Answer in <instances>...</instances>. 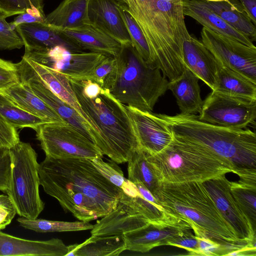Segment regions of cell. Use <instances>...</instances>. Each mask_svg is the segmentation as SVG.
I'll use <instances>...</instances> for the list:
<instances>
[{
    "mask_svg": "<svg viewBox=\"0 0 256 256\" xmlns=\"http://www.w3.org/2000/svg\"><path fill=\"white\" fill-rule=\"evenodd\" d=\"M114 56V68L102 88L124 105L152 112L158 98L168 90L166 78L158 68L146 62L132 44L121 46Z\"/></svg>",
    "mask_w": 256,
    "mask_h": 256,
    "instance_id": "obj_7",
    "label": "cell"
},
{
    "mask_svg": "<svg viewBox=\"0 0 256 256\" xmlns=\"http://www.w3.org/2000/svg\"><path fill=\"white\" fill-rule=\"evenodd\" d=\"M61 32L84 51L115 56L121 47L118 42L91 23Z\"/></svg>",
    "mask_w": 256,
    "mask_h": 256,
    "instance_id": "obj_23",
    "label": "cell"
},
{
    "mask_svg": "<svg viewBox=\"0 0 256 256\" xmlns=\"http://www.w3.org/2000/svg\"><path fill=\"white\" fill-rule=\"evenodd\" d=\"M15 30L24 42V52H44L58 46L74 52L84 51L64 36L60 30L44 22L22 24Z\"/></svg>",
    "mask_w": 256,
    "mask_h": 256,
    "instance_id": "obj_18",
    "label": "cell"
},
{
    "mask_svg": "<svg viewBox=\"0 0 256 256\" xmlns=\"http://www.w3.org/2000/svg\"><path fill=\"white\" fill-rule=\"evenodd\" d=\"M182 52L186 68L214 90L218 63L212 54L202 42L192 35L184 42Z\"/></svg>",
    "mask_w": 256,
    "mask_h": 256,
    "instance_id": "obj_21",
    "label": "cell"
},
{
    "mask_svg": "<svg viewBox=\"0 0 256 256\" xmlns=\"http://www.w3.org/2000/svg\"><path fill=\"white\" fill-rule=\"evenodd\" d=\"M128 163V179L133 183H141L153 194L160 182L147 160L146 152L138 149Z\"/></svg>",
    "mask_w": 256,
    "mask_h": 256,
    "instance_id": "obj_31",
    "label": "cell"
},
{
    "mask_svg": "<svg viewBox=\"0 0 256 256\" xmlns=\"http://www.w3.org/2000/svg\"><path fill=\"white\" fill-rule=\"evenodd\" d=\"M46 15L38 12L28 10L24 13L19 14L16 17L14 20L10 22L12 28L15 29V27L20 24L25 23H31L34 22H44Z\"/></svg>",
    "mask_w": 256,
    "mask_h": 256,
    "instance_id": "obj_46",
    "label": "cell"
},
{
    "mask_svg": "<svg viewBox=\"0 0 256 256\" xmlns=\"http://www.w3.org/2000/svg\"><path fill=\"white\" fill-rule=\"evenodd\" d=\"M153 196L168 218L188 224L196 236L238 248L250 244L238 236L202 182H160Z\"/></svg>",
    "mask_w": 256,
    "mask_h": 256,
    "instance_id": "obj_3",
    "label": "cell"
},
{
    "mask_svg": "<svg viewBox=\"0 0 256 256\" xmlns=\"http://www.w3.org/2000/svg\"><path fill=\"white\" fill-rule=\"evenodd\" d=\"M38 175L44 192L81 221L106 215L115 208L122 192L90 159L46 156L39 164Z\"/></svg>",
    "mask_w": 256,
    "mask_h": 256,
    "instance_id": "obj_1",
    "label": "cell"
},
{
    "mask_svg": "<svg viewBox=\"0 0 256 256\" xmlns=\"http://www.w3.org/2000/svg\"><path fill=\"white\" fill-rule=\"evenodd\" d=\"M17 214L16 208L8 194H0V230L4 229Z\"/></svg>",
    "mask_w": 256,
    "mask_h": 256,
    "instance_id": "obj_45",
    "label": "cell"
},
{
    "mask_svg": "<svg viewBox=\"0 0 256 256\" xmlns=\"http://www.w3.org/2000/svg\"><path fill=\"white\" fill-rule=\"evenodd\" d=\"M182 8L184 16L194 18L203 27L248 46H256L251 38L224 21L209 8L203 0H184Z\"/></svg>",
    "mask_w": 256,
    "mask_h": 256,
    "instance_id": "obj_22",
    "label": "cell"
},
{
    "mask_svg": "<svg viewBox=\"0 0 256 256\" xmlns=\"http://www.w3.org/2000/svg\"><path fill=\"white\" fill-rule=\"evenodd\" d=\"M198 118L214 125L244 129L255 124L256 100L212 90L204 101Z\"/></svg>",
    "mask_w": 256,
    "mask_h": 256,
    "instance_id": "obj_10",
    "label": "cell"
},
{
    "mask_svg": "<svg viewBox=\"0 0 256 256\" xmlns=\"http://www.w3.org/2000/svg\"><path fill=\"white\" fill-rule=\"evenodd\" d=\"M204 2L209 8L227 23L249 37L252 41H255L256 25L252 23L242 6L236 8L224 2Z\"/></svg>",
    "mask_w": 256,
    "mask_h": 256,
    "instance_id": "obj_30",
    "label": "cell"
},
{
    "mask_svg": "<svg viewBox=\"0 0 256 256\" xmlns=\"http://www.w3.org/2000/svg\"><path fill=\"white\" fill-rule=\"evenodd\" d=\"M199 78L186 68L182 74L168 82V90L174 96L184 114H196L201 110L203 102L200 96Z\"/></svg>",
    "mask_w": 256,
    "mask_h": 256,
    "instance_id": "obj_24",
    "label": "cell"
},
{
    "mask_svg": "<svg viewBox=\"0 0 256 256\" xmlns=\"http://www.w3.org/2000/svg\"><path fill=\"white\" fill-rule=\"evenodd\" d=\"M2 60L0 58V62H2Z\"/></svg>",
    "mask_w": 256,
    "mask_h": 256,
    "instance_id": "obj_51",
    "label": "cell"
},
{
    "mask_svg": "<svg viewBox=\"0 0 256 256\" xmlns=\"http://www.w3.org/2000/svg\"><path fill=\"white\" fill-rule=\"evenodd\" d=\"M96 168L111 183L127 196L135 197L140 194L136 186L124 175L121 168L112 161L106 162L102 158L90 160Z\"/></svg>",
    "mask_w": 256,
    "mask_h": 256,
    "instance_id": "obj_35",
    "label": "cell"
},
{
    "mask_svg": "<svg viewBox=\"0 0 256 256\" xmlns=\"http://www.w3.org/2000/svg\"><path fill=\"white\" fill-rule=\"evenodd\" d=\"M150 210L144 198L122 192L115 208L98 221L92 229L94 236L122 235L150 222Z\"/></svg>",
    "mask_w": 256,
    "mask_h": 256,
    "instance_id": "obj_12",
    "label": "cell"
},
{
    "mask_svg": "<svg viewBox=\"0 0 256 256\" xmlns=\"http://www.w3.org/2000/svg\"><path fill=\"white\" fill-rule=\"evenodd\" d=\"M127 10L141 30L148 44L150 64L172 80L186 68L183 44L190 34L187 30L182 3L163 0H126Z\"/></svg>",
    "mask_w": 256,
    "mask_h": 256,
    "instance_id": "obj_2",
    "label": "cell"
},
{
    "mask_svg": "<svg viewBox=\"0 0 256 256\" xmlns=\"http://www.w3.org/2000/svg\"><path fill=\"white\" fill-rule=\"evenodd\" d=\"M88 51L74 52L58 46L46 51L24 52L23 56L62 74L68 78L87 80L106 56Z\"/></svg>",
    "mask_w": 256,
    "mask_h": 256,
    "instance_id": "obj_13",
    "label": "cell"
},
{
    "mask_svg": "<svg viewBox=\"0 0 256 256\" xmlns=\"http://www.w3.org/2000/svg\"><path fill=\"white\" fill-rule=\"evenodd\" d=\"M224 174L203 182L216 206L238 236L249 244L256 241V229L240 208L230 192V182Z\"/></svg>",
    "mask_w": 256,
    "mask_h": 256,
    "instance_id": "obj_15",
    "label": "cell"
},
{
    "mask_svg": "<svg viewBox=\"0 0 256 256\" xmlns=\"http://www.w3.org/2000/svg\"><path fill=\"white\" fill-rule=\"evenodd\" d=\"M11 159L8 149L0 148V190L7 193L10 186Z\"/></svg>",
    "mask_w": 256,
    "mask_h": 256,
    "instance_id": "obj_43",
    "label": "cell"
},
{
    "mask_svg": "<svg viewBox=\"0 0 256 256\" xmlns=\"http://www.w3.org/2000/svg\"><path fill=\"white\" fill-rule=\"evenodd\" d=\"M202 42L222 66L256 84V47H250L203 27Z\"/></svg>",
    "mask_w": 256,
    "mask_h": 256,
    "instance_id": "obj_11",
    "label": "cell"
},
{
    "mask_svg": "<svg viewBox=\"0 0 256 256\" xmlns=\"http://www.w3.org/2000/svg\"><path fill=\"white\" fill-rule=\"evenodd\" d=\"M174 4H182L184 0H163Z\"/></svg>",
    "mask_w": 256,
    "mask_h": 256,
    "instance_id": "obj_49",
    "label": "cell"
},
{
    "mask_svg": "<svg viewBox=\"0 0 256 256\" xmlns=\"http://www.w3.org/2000/svg\"><path fill=\"white\" fill-rule=\"evenodd\" d=\"M68 248L59 238L26 240L0 232V256H66Z\"/></svg>",
    "mask_w": 256,
    "mask_h": 256,
    "instance_id": "obj_20",
    "label": "cell"
},
{
    "mask_svg": "<svg viewBox=\"0 0 256 256\" xmlns=\"http://www.w3.org/2000/svg\"><path fill=\"white\" fill-rule=\"evenodd\" d=\"M240 4L252 23L256 24V0H240Z\"/></svg>",
    "mask_w": 256,
    "mask_h": 256,
    "instance_id": "obj_47",
    "label": "cell"
},
{
    "mask_svg": "<svg viewBox=\"0 0 256 256\" xmlns=\"http://www.w3.org/2000/svg\"><path fill=\"white\" fill-rule=\"evenodd\" d=\"M11 172L7 192L17 214L30 220L38 218L44 204L39 193V164L37 154L29 143L20 140L9 149Z\"/></svg>",
    "mask_w": 256,
    "mask_h": 256,
    "instance_id": "obj_8",
    "label": "cell"
},
{
    "mask_svg": "<svg viewBox=\"0 0 256 256\" xmlns=\"http://www.w3.org/2000/svg\"><path fill=\"white\" fill-rule=\"evenodd\" d=\"M120 3L126 4V0H114Z\"/></svg>",
    "mask_w": 256,
    "mask_h": 256,
    "instance_id": "obj_50",
    "label": "cell"
},
{
    "mask_svg": "<svg viewBox=\"0 0 256 256\" xmlns=\"http://www.w3.org/2000/svg\"><path fill=\"white\" fill-rule=\"evenodd\" d=\"M14 65L20 82L26 84L65 122L95 142L92 130L88 123L74 108L48 88L37 76L26 58L22 56V60Z\"/></svg>",
    "mask_w": 256,
    "mask_h": 256,
    "instance_id": "obj_14",
    "label": "cell"
},
{
    "mask_svg": "<svg viewBox=\"0 0 256 256\" xmlns=\"http://www.w3.org/2000/svg\"><path fill=\"white\" fill-rule=\"evenodd\" d=\"M218 63L214 91L234 97L256 100V84Z\"/></svg>",
    "mask_w": 256,
    "mask_h": 256,
    "instance_id": "obj_29",
    "label": "cell"
},
{
    "mask_svg": "<svg viewBox=\"0 0 256 256\" xmlns=\"http://www.w3.org/2000/svg\"><path fill=\"white\" fill-rule=\"evenodd\" d=\"M25 58L27 59L38 78L48 88L74 108L88 123L92 130L94 139L96 134L95 130L92 123L80 108L69 79L62 74L32 60Z\"/></svg>",
    "mask_w": 256,
    "mask_h": 256,
    "instance_id": "obj_25",
    "label": "cell"
},
{
    "mask_svg": "<svg viewBox=\"0 0 256 256\" xmlns=\"http://www.w3.org/2000/svg\"><path fill=\"white\" fill-rule=\"evenodd\" d=\"M186 228H191L184 222L173 220L166 223H149L122 235L126 250L144 253L156 247L167 246L170 240Z\"/></svg>",
    "mask_w": 256,
    "mask_h": 256,
    "instance_id": "obj_17",
    "label": "cell"
},
{
    "mask_svg": "<svg viewBox=\"0 0 256 256\" xmlns=\"http://www.w3.org/2000/svg\"><path fill=\"white\" fill-rule=\"evenodd\" d=\"M0 92L20 108L47 122H66L24 84L18 82Z\"/></svg>",
    "mask_w": 256,
    "mask_h": 256,
    "instance_id": "obj_26",
    "label": "cell"
},
{
    "mask_svg": "<svg viewBox=\"0 0 256 256\" xmlns=\"http://www.w3.org/2000/svg\"><path fill=\"white\" fill-rule=\"evenodd\" d=\"M190 230L186 228L183 230L170 240L167 246L183 248L188 252V255L199 256L198 240Z\"/></svg>",
    "mask_w": 256,
    "mask_h": 256,
    "instance_id": "obj_39",
    "label": "cell"
},
{
    "mask_svg": "<svg viewBox=\"0 0 256 256\" xmlns=\"http://www.w3.org/2000/svg\"><path fill=\"white\" fill-rule=\"evenodd\" d=\"M125 106L140 149L154 155L162 152L171 142L174 138L173 134L158 114Z\"/></svg>",
    "mask_w": 256,
    "mask_h": 256,
    "instance_id": "obj_16",
    "label": "cell"
},
{
    "mask_svg": "<svg viewBox=\"0 0 256 256\" xmlns=\"http://www.w3.org/2000/svg\"><path fill=\"white\" fill-rule=\"evenodd\" d=\"M19 82L14 64L0 62V92Z\"/></svg>",
    "mask_w": 256,
    "mask_h": 256,
    "instance_id": "obj_44",
    "label": "cell"
},
{
    "mask_svg": "<svg viewBox=\"0 0 256 256\" xmlns=\"http://www.w3.org/2000/svg\"><path fill=\"white\" fill-rule=\"evenodd\" d=\"M6 18L0 14V50L20 48L24 46V42L16 30L6 22Z\"/></svg>",
    "mask_w": 256,
    "mask_h": 256,
    "instance_id": "obj_38",
    "label": "cell"
},
{
    "mask_svg": "<svg viewBox=\"0 0 256 256\" xmlns=\"http://www.w3.org/2000/svg\"><path fill=\"white\" fill-rule=\"evenodd\" d=\"M118 2L114 0H90L88 13L90 23L121 46L132 44L120 14Z\"/></svg>",
    "mask_w": 256,
    "mask_h": 256,
    "instance_id": "obj_19",
    "label": "cell"
},
{
    "mask_svg": "<svg viewBox=\"0 0 256 256\" xmlns=\"http://www.w3.org/2000/svg\"><path fill=\"white\" fill-rule=\"evenodd\" d=\"M145 152L160 182H203L229 172L239 174L226 158L200 144L174 136L160 152L151 155Z\"/></svg>",
    "mask_w": 256,
    "mask_h": 256,
    "instance_id": "obj_6",
    "label": "cell"
},
{
    "mask_svg": "<svg viewBox=\"0 0 256 256\" xmlns=\"http://www.w3.org/2000/svg\"><path fill=\"white\" fill-rule=\"evenodd\" d=\"M174 136L204 146L230 160L240 178L256 176V134L244 130L214 125L194 114H158Z\"/></svg>",
    "mask_w": 256,
    "mask_h": 256,
    "instance_id": "obj_5",
    "label": "cell"
},
{
    "mask_svg": "<svg viewBox=\"0 0 256 256\" xmlns=\"http://www.w3.org/2000/svg\"><path fill=\"white\" fill-rule=\"evenodd\" d=\"M118 5L121 16L129 34L132 46L140 56L150 64L149 47L141 30L127 10L126 4L118 2Z\"/></svg>",
    "mask_w": 256,
    "mask_h": 256,
    "instance_id": "obj_36",
    "label": "cell"
},
{
    "mask_svg": "<svg viewBox=\"0 0 256 256\" xmlns=\"http://www.w3.org/2000/svg\"><path fill=\"white\" fill-rule=\"evenodd\" d=\"M68 248L66 256H115L126 250L123 235L92 236L82 244Z\"/></svg>",
    "mask_w": 256,
    "mask_h": 256,
    "instance_id": "obj_28",
    "label": "cell"
},
{
    "mask_svg": "<svg viewBox=\"0 0 256 256\" xmlns=\"http://www.w3.org/2000/svg\"><path fill=\"white\" fill-rule=\"evenodd\" d=\"M90 0H63L46 15L44 23L60 30L90 23L88 8Z\"/></svg>",
    "mask_w": 256,
    "mask_h": 256,
    "instance_id": "obj_27",
    "label": "cell"
},
{
    "mask_svg": "<svg viewBox=\"0 0 256 256\" xmlns=\"http://www.w3.org/2000/svg\"><path fill=\"white\" fill-rule=\"evenodd\" d=\"M24 228L38 232H73L92 230L93 224L84 221L64 222L44 219L30 220L20 216L17 219Z\"/></svg>",
    "mask_w": 256,
    "mask_h": 256,
    "instance_id": "obj_33",
    "label": "cell"
},
{
    "mask_svg": "<svg viewBox=\"0 0 256 256\" xmlns=\"http://www.w3.org/2000/svg\"><path fill=\"white\" fill-rule=\"evenodd\" d=\"M203 0L206 1V2H228L229 4H230V5H232V6H234V7H236V8H239V7L242 6L241 4L240 5L239 4H235V3L233 2L232 1H231L230 0Z\"/></svg>",
    "mask_w": 256,
    "mask_h": 256,
    "instance_id": "obj_48",
    "label": "cell"
},
{
    "mask_svg": "<svg viewBox=\"0 0 256 256\" xmlns=\"http://www.w3.org/2000/svg\"><path fill=\"white\" fill-rule=\"evenodd\" d=\"M0 115L16 128H30L34 130L47 122L18 108L0 92Z\"/></svg>",
    "mask_w": 256,
    "mask_h": 256,
    "instance_id": "obj_34",
    "label": "cell"
},
{
    "mask_svg": "<svg viewBox=\"0 0 256 256\" xmlns=\"http://www.w3.org/2000/svg\"><path fill=\"white\" fill-rule=\"evenodd\" d=\"M35 131L46 156L90 160L103 157L94 141L66 122L44 123Z\"/></svg>",
    "mask_w": 256,
    "mask_h": 256,
    "instance_id": "obj_9",
    "label": "cell"
},
{
    "mask_svg": "<svg viewBox=\"0 0 256 256\" xmlns=\"http://www.w3.org/2000/svg\"><path fill=\"white\" fill-rule=\"evenodd\" d=\"M231 193L240 208L256 228V178H244L230 182Z\"/></svg>",
    "mask_w": 256,
    "mask_h": 256,
    "instance_id": "obj_32",
    "label": "cell"
},
{
    "mask_svg": "<svg viewBox=\"0 0 256 256\" xmlns=\"http://www.w3.org/2000/svg\"><path fill=\"white\" fill-rule=\"evenodd\" d=\"M196 238L198 243L199 256H228L230 252L240 249L222 245L204 237Z\"/></svg>",
    "mask_w": 256,
    "mask_h": 256,
    "instance_id": "obj_40",
    "label": "cell"
},
{
    "mask_svg": "<svg viewBox=\"0 0 256 256\" xmlns=\"http://www.w3.org/2000/svg\"><path fill=\"white\" fill-rule=\"evenodd\" d=\"M20 141L17 128L0 115V148L9 150Z\"/></svg>",
    "mask_w": 256,
    "mask_h": 256,
    "instance_id": "obj_41",
    "label": "cell"
},
{
    "mask_svg": "<svg viewBox=\"0 0 256 256\" xmlns=\"http://www.w3.org/2000/svg\"><path fill=\"white\" fill-rule=\"evenodd\" d=\"M68 78L80 108L92 123L95 143L102 154L117 164L128 162L140 146L125 105L104 88L98 96L88 98L79 80Z\"/></svg>",
    "mask_w": 256,
    "mask_h": 256,
    "instance_id": "obj_4",
    "label": "cell"
},
{
    "mask_svg": "<svg viewBox=\"0 0 256 256\" xmlns=\"http://www.w3.org/2000/svg\"><path fill=\"white\" fill-rule=\"evenodd\" d=\"M28 10L44 14L43 0H0V14L6 18Z\"/></svg>",
    "mask_w": 256,
    "mask_h": 256,
    "instance_id": "obj_37",
    "label": "cell"
},
{
    "mask_svg": "<svg viewBox=\"0 0 256 256\" xmlns=\"http://www.w3.org/2000/svg\"><path fill=\"white\" fill-rule=\"evenodd\" d=\"M116 59L114 56H107L95 68L87 80L98 83L103 87L104 82L114 68Z\"/></svg>",
    "mask_w": 256,
    "mask_h": 256,
    "instance_id": "obj_42",
    "label": "cell"
}]
</instances>
